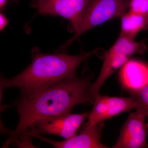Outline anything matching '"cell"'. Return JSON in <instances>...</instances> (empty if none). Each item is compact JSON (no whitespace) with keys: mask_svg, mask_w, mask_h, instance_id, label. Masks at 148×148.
Wrapping results in <instances>:
<instances>
[{"mask_svg":"<svg viewBox=\"0 0 148 148\" xmlns=\"http://www.w3.org/2000/svg\"><path fill=\"white\" fill-rule=\"evenodd\" d=\"M93 78V73L87 70L80 77H75L63 80L33 94H21L14 103L20 119L7 144L39 120L71 113L72 108L79 104H93L95 98L92 95L91 83Z\"/></svg>","mask_w":148,"mask_h":148,"instance_id":"6da1fadb","label":"cell"},{"mask_svg":"<svg viewBox=\"0 0 148 148\" xmlns=\"http://www.w3.org/2000/svg\"><path fill=\"white\" fill-rule=\"evenodd\" d=\"M97 50L76 55L65 53H45L35 47L32 51V62L16 76L1 78L2 88L17 87L21 94L30 95L54 85L63 80L75 77L82 62L96 54Z\"/></svg>","mask_w":148,"mask_h":148,"instance_id":"7a4b0ae2","label":"cell"},{"mask_svg":"<svg viewBox=\"0 0 148 148\" xmlns=\"http://www.w3.org/2000/svg\"><path fill=\"white\" fill-rule=\"evenodd\" d=\"M130 0H90L79 28L71 38L60 48V52L67 48L81 35L106 21L121 18L128 10Z\"/></svg>","mask_w":148,"mask_h":148,"instance_id":"3957f363","label":"cell"},{"mask_svg":"<svg viewBox=\"0 0 148 148\" xmlns=\"http://www.w3.org/2000/svg\"><path fill=\"white\" fill-rule=\"evenodd\" d=\"M143 42H137L120 35L115 42L104 54L101 73L96 81L92 84L91 90L95 98L104 83L117 69L122 67L133 54L143 53L146 50Z\"/></svg>","mask_w":148,"mask_h":148,"instance_id":"277c9868","label":"cell"},{"mask_svg":"<svg viewBox=\"0 0 148 148\" xmlns=\"http://www.w3.org/2000/svg\"><path fill=\"white\" fill-rule=\"evenodd\" d=\"M89 112L82 114L67 113L39 120L24 131L26 135L50 134L66 139L77 135L78 130L88 118Z\"/></svg>","mask_w":148,"mask_h":148,"instance_id":"5b68a950","label":"cell"},{"mask_svg":"<svg viewBox=\"0 0 148 148\" xmlns=\"http://www.w3.org/2000/svg\"><path fill=\"white\" fill-rule=\"evenodd\" d=\"M90 0H32L37 14L60 16L70 21L71 32H76Z\"/></svg>","mask_w":148,"mask_h":148,"instance_id":"8992f818","label":"cell"},{"mask_svg":"<svg viewBox=\"0 0 148 148\" xmlns=\"http://www.w3.org/2000/svg\"><path fill=\"white\" fill-rule=\"evenodd\" d=\"M87 123L82 127H90L121 113L135 108V99L129 97H109L98 95L95 98Z\"/></svg>","mask_w":148,"mask_h":148,"instance_id":"52a82bcc","label":"cell"},{"mask_svg":"<svg viewBox=\"0 0 148 148\" xmlns=\"http://www.w3.org/2000/svg\"><path fill=\"white\" fill-rule=\"evenodd\" d=\"M146 116L136 111L130 114L121 130L117 142L113 148H147V135L145 123Z\"/></svg>","mask_w":148,"mask_h":148,"instance_id":"ba28073f","label":"cell"},{"mask_svg":"<svg viewBox=\"0 0 148 148\" xmlns=\"http://www.w3.org/2000/svg\"><path fill=\"white\" fill-rule=\"evenodd\" d=\"M104 125V121H103L90 127H82L79 135L60 142L52 141L40 135H33L32 136L49 143L57 148H108V147L100 141Z\"/></svg>","mask_w":148,"mask_h":148,"instance_id":"9c48e42d","label":"cell"},{"mask_svg":"<svg viewBox=\"0 0 148 148\" xmlns=\"http://www.w3.org/2000/svg\"><path fill=\"white\" fill-rule=\"evenodd\" d=\"M120 78L123 85L130 92L148 84V66L137 60H129L122 67Z\"/></svg>","mask_w":148,"mask_h":148,"instance_id":"30bf717a","label":"cell"},{"mask_svg":"<svg viewBox=\"0 0 148 148\" xmlns=\"http://www.w3.org/2000/svg\"><path fill=\"white\" fill-rule=\"evenodd\" d=\"M120 35L134 40L141 31L148 29V13L140 14L127 12L121 18Z\"/></svg>","mask_w":148,"mask_h":148,"instance_id":"8fae6325","label":"cell"},{"mask_svg":"<svg viewBox=\"0 0 148 148\" xmlns=\"http://www.w3.org/2000/svg\"><path fill=\"white\" fill-rule=\"evenodd\" d=\"M130 93L135 99L134 109L148 118V84L140 90Z\"/></svg>","mask_w":148,"mask_h":148,"instance_id":"7c38bea8","label":"cell"},{"mask_svg":"<svg viewBox=\"0 0 148 148\" xmlns=\"http://www.w3.org/2000/svg\"><path fill=\"white\" fill-rule=\"evenodd\" d=\"M128 12L133 13H148V0H130Z\"/></svg>","mask_w":148,"mask_h":148,"instance_id":"4fadbf2b","label":"cell"},{"mask_svg":"<svg viewBox=\"0 0 148 148\" xmlns=\"http://www.w3.org/2000/svg\"><path fill=\"white\" fill-rule=\"evenodd\" d=\"M9 22L8 19L2 13L0 14V30L2 32Z\"/></svg>","mask_w":148,"mask_h":148,"instance_id":"5bb4252c","label":"cell"},{"mask_svg":"<svg viewBox=\"0 0 148 148\" xmlns=\"http://www.w3.org/2000/svg\"><path fill=\"white\" fill-rule=\"evenodd\" d=\"M7 2V0H0V8L1 11L4 8Z\"/></svg>","mask_w":148,"mask_h":148,"instance_id":"9a60e30c","label":"cell"},{"mask_svg":"<svg viewBox=\"0 0 148 148\" xmlns=\"http://www.w3.org/2000/svg\"><path fill=\"white\" fill-rule=\"evenodd\" d=\"M146 127H147V131L148 133V122L147 123H146Z\"/></svg>","mask_w":148,"mask_h":148,"instance_id":"2e32d148","label":"cell"},{"mask_svg":"<svg viewBox=\"0 0 148 148\" xmlns=\"http://www.w3.org/2000/svg\"><path fill=\"white\" fill-rule=\"evenodd\" d=\"M12 1H13L15 2L16 1V0H11Z\"/></svg>","mask_w":148,"mask_h":148,"instance_id":"e0dca14e","label":"cell"}]
</instances>
